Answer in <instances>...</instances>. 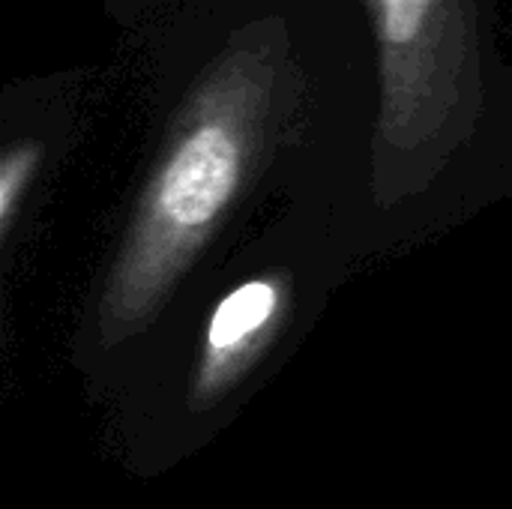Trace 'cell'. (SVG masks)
<instances>
[{
	"label": "cell",
	"instance_id": "obj_1",
	"mask_svg": "<svg viewBox=\"0 0 512 509\" xmlns=\"http://www.w3.org/2000/svg\"><path fill=\"white\" fill-rule=\"evenodd\" d=\"M168 36L192 69L174 96L156 174L108 291L105 318L117 333L150 315L228 210L270 108V66L252 33H222L204 57L183 24Z\"/></svg>",
	"mask_w": 512,
	"mask_h": 509
},
{
	"label": "cell",
	"instance_id": "obj_3",
	"mask_svg": "<svg viewBox=\"0 0 512 509\" xmlns=\"http://www.w3.org/2000/svg\"><path fill=\"white\" fill-rule=\"evenodd\" d=\"M387 60L408 54L426 33L438 0H372Z\"/></svg>",
	"mask_w": 512,
	"mask_h": 509
},
{
	"label": "cell",
	"instance_id": "obj_2",
	"mask_svg": "<svg viewBox=\"0 0 512 509\" xmlns=\"http://www.w3.org/2000/svg\"><path fill=\"white\" fill-rule=\"evenodd\" d=\"M288 306V288L279 279H252L234 288L213 312L201 357L198 393L216 396L234 384L273 339Z\"/></svg>",
	"mask_w": 512,
	"mask_h": 509
},
{
	"label": "cell",
	"instance_id": "obj_4",
	"mask_svg": "<svg viewBox=\"0 0 512 509\" xmlns=\"http://www.w3.org/2000/svg\"><path fill=\"white\" fill-rule=\"evenodd\" d=\"M48 141L39 132H18L0 141V219L45 159Z\"/></svg>",
	"mask_w": 512,
	"mask_h": 509
},
{
	"label": "cell",
	"instance_id": "obj_5",
	"mask_svg": "<svg viewBox=\"0 0 512 509\" xmlns=\"http://www.w3.org/2000/svg\"><path fill=\"white\" fill-rule=\"evenodd\" d=\"M156 3L159 0H99V9L120 30H132L153 12Z\"/></svg>",
	"mask_w": 512,
	"mask_h": 509
}]
</instances>
